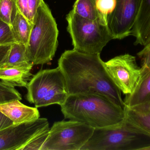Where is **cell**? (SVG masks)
Segmentation results:
<instances>
[{"label":"cell","instance_id":"1","mask_svg":"<svg viewBox=\"0 0 150 150\" xmlns=\"http://www.w3.org/2000/svg\"><path fill=\"white\" fill-rule=\"evenodd\" d=\"M69 95L97 94L124 108L121 91L108 74L100 54L66 50L58 61Z\"/></svg>","mask_w":150,"mask_h":150},{"label":"cell","instance_id":"2","mask_svg":"<svg viewBox=\"0 0 150 150\" xmlns=\"http://www.w3.org/2000/svg\"><path fill=\"white\" fill-rule=\"evenodd\" d=\"M60 106L65 119L94 129L116 126L125 118L124 108L108 98L97 94L69 95Z\"/></svg>","mask_w":150,"mask_h":150},{"label":"cell","instance_id":"3","mask_svg":"<svg viewBox=\"0 0 150 150\" xmlns=\"http://www.w3.org/2000/svg\"><path fill=\"white\" fill-rule=\"evenodd\" d=\"M150 147V135L125 118L119 125L94 129L80 150H146Z\"/></svg>","mask_w":150,"mask_h":150},{"label":"cell","instance_id":"4","mask_svg":"<svg viewBox=\"0 0 150 150\" xmlns=\"http://www.w3.org/2000/svg\"><path fill=\"white\" fill-rule=\"evenodd\" d=\"M58 35L56 21L43 0L34 17L26 46L29 61L34 65H42L52 61L58 47Z\"/></svg>","mask_w":150,"mask_h":150},{"label":"cell","instance_id":"5","mask_svg":"<svg viewBox=\"0 0 150 150\" xmlns=\"http://www.w3.org/2000/svg\"><path fill=\"white\" fill-rule=\"evenodd\" d=\"M74 49L84 53L100 54L113 39L107 25L83 17L71 10L66 18Z\"/></svg>","mask_w":150,"mask_h":150},{"label":"cell","instance_id":"6","mask_svg":"<svg viewBox=\"0 0 150 150\" xmlns=\"http://www.w3.org/2000/svg\"><path fill=\"white\" fill-rule=\"evenodd\" d=\"M26 88V100L37 108L61 106L69 96L64 76L59 67L40 70L33 76Z\"/></svg>","mask_w":150,"mask_h":150},{"label":"cell","instance_id":"7","mask_svg":"<svg viewBox=\"0 0 150 150\" xmlns=\"http://www.w3.org/2000/svg\"><path fill=\"white\" fill-rule=\"evenodd\" d=\"M94 129L84 123L71 120L54 122L40 150H80Z\"/></svg>","mask_w":150,"mask_h":150},{"label":"cell","instance_id":"8","mask_svg":"<svg viewBox=\"0 0 150 150\" xmlns=\"http://www.w3.org/2000/svg\"><path fill=\"white\" fill-rule=\"evenodd\" d=\"M50 129L45 118L11 125L0 130V150H21L27 144L47 136Z\"/></svg>","mask_w":150,"mask_h":150},{"label":"cell","instance_id":"9","mask_svg":"<svg viewBox=\"0 0 150 150\" xmlns=\"http://www.w3.org/2000/svg\"><path fill=\"white\" fill-rule=\"evenodd\" d=\"M106 68L115 85L125 95L133 92L142 75L134 56L125 54L105 62Z\"/></svg>","mask_w":150,"mask_h":150},{"label":"cell","instance_id":"10","mask_svg":"<svg viewBox=\"0 0 150 150\" xmlns=\"http://www.w3.org/2000/svg\"><path fill=\"white\" fill-rule=\"evenodd\" d=\"M112 11L108 15L107 25L113 39H122L131 34L142 0H115Z\"/></svg>","mask_w":150,"mask_h":150},{"label":"cell","instance_id":"11","mask_svg":"<svg viewBox=\"0 0 150 150\" xmlns=\"http://www.w3.org/2000/svg\"><path fill=\"white\" fill-rule=\"evenodd\" d=\"M0 112L9 118L13 125L30 122L40 117L37 107L27 106L18 100L0 104Z\"/></svg>","mask_w":150,"mask_h":150},{"label":"cell","instance_id":"12","mask_svg":"<svg viewBox=\"0 0 150 150\" xmlns=\"http://www.w3.org/2000/svg\"><path fill=\"white\" fill-rule=\"evenodd\" d=\"M33 65L31 63H27L0 68V79L6 84L13 87L26 88L33 77L31 70Z\"/></svg>","mask_w":150,"mask_h":150},{"label":"cell","instance_id":"13","mask_svg":"<svg viewBox=\"0 0 150 150\" xmlns=\"http://www.w3.org/2000/svg\"><path fill=\"white\" fill-rule=\"evenodd\" d=\"M131 35L135 45L145 46L150 41V0H142L141 6Z\"/></svg>","mask_w":150,"mask_h":150},{"label":"cell","instance_id":"14","mask_svg":"<svg viewBox=\"0 0 150 150\" xmlns=\"http://www.w3.org/2000/svg\"><path fill=\"white\" fill-rule=\"evenodd\" d=\"M124 110L127 120L150 135V101Z\"/></svg>","mask_w":150,"mask_h":150},{"label":"cell","instance_id":"15","mask_svg":"<svg viewBox=\"0 0 150 150\" xmlns=\"http://www.w3.org/2000/svg\"><path fill=\"white\" fill-rule=\"evenodd\" d=\"M125 106L132 107L150 101V69L141 75L132 93L126 95Z\"/></svg>","mask_w":150,"mask_h":150},{"label":"cell","instance_id":"16","mask_svg":"<svg viewBox=\"0 0 150 150\" xmlns=\"http://www.w3.org/2000/svg\"><path fill=\"white\" fill-rule=\"evenodd\" d=\"M32 27L33 24L18 11L11 26L16 42L27 46Z\"/></svg>","mask_w":150,"mask_h":150},{"label":"cell","instance_id":"17","mask_svg":"<svg viewBox=\"0 0 150 150\" xmlns=\"http://www.w3.org/2000/svg\"><path fill=\"white\" fill-rule=\"evenodd\" d=\"M97 1L76 0L72 10L83 17L91 20H98L100 22L97 9Z\"/></svg>","mask_w":150,"mask_h":150},{"label":"cell","instance_id":"18","mask_svg":"<svg viewBox=\"0 0 150 150\" xmlns=\"http://www.w3.org/2000/svg\"><path fill=\"white\" fill-rule=\"evenodd\" d=\"M27 63L31 62L27 57L26 45L17 42L12 44L4 67L16 66Z\"/></svg>","mask_w":150,"mask_h":150},{"label":"cell","instance_id":"19","mask_svg":"<svg viewBox=\"0 0 150 150\" xmlns=\"http://www.w3.org/2000/svg\"><path fill=\"white\" fill-rule=\"evenodd\" d=\"M43 0H15L18 11L33 24L39 6Z\"/></svg>","mask_w":150,"mask_h":150},{"label":"cell","instance_id":"20","mask_svg":"<svg viewBox=\"0 0 150 150\" xmlns=\"http://www.w3.org/2000/svg\"><path fill=\"white\" fill-rule=\"evenodd\" d=\"M18 11L15 0H0V20L11 27Z\"/></svg>","mask_w":150,"mask_h":150},{"label":"cell","instance_id":"21","mask_svg":"<svg viewBox=\"0 0 150 150\" xmlns=\"http://www.w3.org/2000/svg\"><path fill=\"white\" fill-rule=\"evenodd\" d=\"M18 100H21L22 96L15 87L0 82V104Z\"/></svg>","mask_w":150,"mask_h":150},{"label":"cell","instance_id":"22","mask_svg":"<svg viewBox=\"0 0 150 150\" xmlns=\"http://www.w3.org/2000/svg\"><path fill=\"white\" fill-rule=\"evenodd\" d=\"M115 0H97V7L100 15V21L107 25V17L115 6Z\"/></svg>","mask_w":150,"mask_h":150},{"label":"cell","instance_id":"23","mask_svg":"<svg viewBox=\"0 0 150 150\" xmlns=\"http://www.w3.org/2000/svg\"><path fill=\"white\" fill-rule=\"evenodd\" d=\"M16 43L11 27L0 20V45Z\"/></svg>","mask_w":150,"mask_h":150},{"label":"cell","instance_id":"24","mask_svg":"<svg viewBox=\"0 0 150 150\" xmlns=\"http://www.w3.org/2000/svg\"><path fill=\"white\" fill-rule=\"evenodd\" d=\"M137 55L142 62L141 68L142 74L150 69V41Z\"/></svg>","mask_w":150,"mask_h":150},{"label":"cell","instance_id":"25","mask_svg":"<svg viewBox=\"0 0 150 150\" xmlns=\"http://www.w3.org/2000/svg\"><path fill=\"white\" fill-rule=\"evenodd\" d=\"M11 45H0V68L5 66Z\"/></svg>","mask_w":150,"mask_h":150},{"label":"cell","instance_id":"26","mask_svg":"<svg viewBox=\"0 0 150 150\" xmlns=\"http://www.w3.org/2000/svg\"><path fill=\"white\" fill-rule=\"evenodd\" d=\"M13 125L12 121L4 114L0 112V130Z\"/></svg>","mask_w":150,"mask_h":150}]
</instances>
